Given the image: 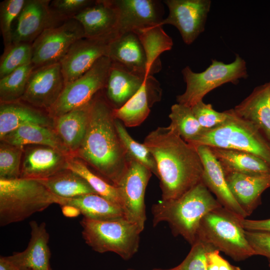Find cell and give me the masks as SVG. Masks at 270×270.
<instances>
[{"label":"cell","instance_id":"603a6c76","mask_svg":"<svg viewBox=\"0 0 270 270\" xmlns=\"http://www.w3.org/2000/svg\"><path fill=\"white\" fill-rule=\"evenodd\" d=\"M108 57L112 62L128 70L144 76L146 60L143 46L138 35L132 32L119 35L108 44Z\"/></svg>","mask_w":270,"mask_h":270},{"label":"cell","instance_id":"f1b7e54d","mask_svg":"<svg viewBox=\"0 0 270 270\" xmlns=\"http://www.w3.org/2000/svg\"><path fill=\"white\" fill-rule=\"evenodd\" d=\"M0 140L10 144L20 147L30 145L48 146L68 155H72L54 129L38 124L22 125Z\"/></svg>","mask_w":270,"mask_h":270},{"label":"cell","instance_id":"44dd1931","mask_svg":"<svg viewBox=\"0 0 270 270\" xmlns=\"http://www.w3.org/2000/svg\"><path fill=\"white\" fill-rule=\"evenodd\" d=\"M225 178L234 198L250 216L260 204L261 196L270 188V175L256 176L224 172Z\"/></svg>","mask_w":270,"mask_h":270},{"label":"cell","instance_id":"7a4b0ae2","mask_svg":"<svg viewBox=\"0 0 270 270\" xmlns=\"http://www.w3.org/2000/svg\"><path fill=\"white\" fill-rule=\"evenodd\" d=\"M100 91L92 99L86 132L74 156L116 186L126 172L128 157L116 128L114 108Z\"/></svg>","mask_w":270,"mask_h":270},{"label":"cell","instance_id":"d590c367","mask_svg":"<svg viewBox=\"0 0 270 270\" xmlns=\"http://www.w3.org/2000/svg\"><path fill=\"white\" fill-rule=\"evenodd\" d=\"M115 124L118 134L128 157L144 166L158 177V169L155 159L147 147L144 144H140L134 140L120 120L116 118Z\"/></svg>","mask_w":270,"mask_h":270},{"label":"cell","instance_id":"ee69618b","mask_svg":"<svg viewBox=\"0 0 270 270\" xmlns=\"http://www.w3.org/2000/svg\"><path fill=\"white\" fill-rule=\"evenodd\" d=\"M208 270H241L238 266L231 264L220 254V251L212 250L206 256Z\"/></svg>","mask_w":270,"mask_h":270},{"label":"cell","instance_id":"4dcf8cb0","mask_svg":"<svg viewBox=\"0 0 270 270\" xmlns=\"http://www.w3.org/2000/svg\"><path fill=\"white\" fill-rule=\"evenodd\" d=\"M136 33L144 49L148 76H153L162 68L160 54L170 50L173 46L172 38L159 24L142 28Z\"/></svg>","mask_w":270,"mask_h":270},{"label":"cell","instance_id":"7c38bea8","mask_svg":"<svg viewBox=\"0 0 270 270\" xmlns=\"http://www.w3.org/2000/svg\"><path fill=\"white\" fill-rule=\"evenodd\" d=\"M169 13L160 26L171 24L179 31L184 42L193 43L204 30L210 12V0H166Z\"/></svg>","mask_w":270,"mask_h":270},{"label":"cell","instance_id":"8fae6325","mask_svg":"<svg viewBox=\"0 0 270 270\" xmlns=\"http://www.w3.org/2000/svg\"><path fill=\"white\" fill-rule=\"evenodd\" d=\"M152 172L146 167L128 158L126 172L118 187L125 219L142 232L146 220L144 194Z\"/></svg>","mask_w":270,"mask_h":270},{"label":"cell","instance_id":"d6986e66","mask_svg":"<svg viewBox=\"0 0 270 270\" xmlns=\"http://www.w3.org/2000/svg\"><path fill=\"white\" fill-rule=\"evenodd\" d=\"M203 166L202 182L216 196L222 206L238 217L247 216L237 203L228 186L223 169L218 160L206 146L195 147Z\"/></svg>","mask_w":270,"mask_h":270},{"label":"cell","instance_id":"83f0119b","mask_svg":"<svg viewBox=\"0 0 270 270\" xmlns=\"http://www.w3.org/2000/svg\"><path fill=\"white\" fill-rule=\"evenodd\" d=\"M36 108L18 103H0V138L2 139L10 132L20 126L34 124L50 128L54 126V121Z\"/></svg>","mask_w":270,"mask_h":270},{"label":"cell","instance_id":"7bdbcfd3","mask_svg":"<svg viewBox=\"0 0 270 270\" xmlns=\"http://www.w3.org/2000/svg\"><path fill=\"white\" fill-rule=\"evenodd\" d=\"M244 234L255 255L265 256L270 266V232L244 230Z\"/></svg>","mask_w":270,"mask_h":270},{"label":"cell","instance_id":"277c9868","mask_svg":"<svg viewBox=\"0 0 270 270\" xmlns=\"http://www.w3.org/2000/svg\"><path fill=\"white\" fill-rule=\"evenodd\" d=\"M62 198L39 180H0V225L22 221L54 204L60 205Z\"/></svg>","mask_w":270,"mask_h":270},{"label":"cell","instance_id":"e0dca14e","mask_svg":"<svg viewBox=\"0 0 270 270\" xmlns=\"http://www.w3.org/2000/svg\"><path fill=\"white\" fill-rule=\"evenodd\" d=\"M85 38L110 41L118 35V15L111 0H96L72 16Z\"/></svg>","mask_w":270,"mask_h":270},{"label":"cell","instance_id":"9a60e30c","mask_svg":"<svg viewBox=\"0 0 270 270\" xmlns=\"http://www.w3.org/2000/svg\"><path fill=\"white\" fill-rule=\"evenodd\" d=\"M118 15V36L158 25L163 7L156 0H111Z\"/></svg>","mask_w":270,"mask_h":270},{"label":"cell","instance_id":"d4e9b609","mask_svg":"<svg viewBox=\"0 0 270 270\" xmlns=\"http://www.w3.org/2000/svg\"><path fill=\"white\" fill-rule=\"evenodd\" d=\"M148 76L112 62L104 88L106 99L114 108L121 107L137 92Z\"/></svg>","mask_w":270,"mask_h":270},{"label":"cell","instance_id":"8d00e7d4","mask_svg":"<svg viewBox=\"0 0 270 270\" xmlns=\"http://www.w3.org/2000/svg\"><path fill=\"white\" fill-rule=\"evenodd\" d=\"M32 44L30 43L12 44L10 47L4 49L0 58V78L32 62Z\"/></svg>","mask_w":270,"mask_h":270},{"label":"cell","instance_id":"5b68a950","mask_svg":"<svg viewBox=\"0 0 270 270\" xmlns=\"http://www.w3.org/2000/svg\"><path fill=\"white\" fill-rule=\"evenodd\" d=\"M227 118L220 125L204 130L187 142L194 147L206 146L244 151L256 156L270 166V144L251 122L238 116L234 109L226 110Z\"/></svg>","mask_w":270,"mask_h":270},{"label":"cell","instance_id":"ac0fdd59","mask_svg":"<svg viewBox=\"0 0 270 270\" xmlns=\"http://www.w3.org/2000/svg\"><path fill=\"white\" fill-rule=\"evenodd\" d=\"M70 156L48 146H25L20 178L46 179L66 169L67 158Z\"/></svg>","mask_w":270,"mask_h":270},{"label":"cell","instance_id":"9c48e42d","mask_svg":"<svg viewBox=\"0 0 270 270\" xmlns=\"http://www.w3.org/2000/svg\"><path fill=\"white\" fill-rule=\"evenodd\" d=\"M112 65L106 56L99 58L84 74L66 84L55 104L48 111L53 119L90 102L104 89Z\"/></svg>","mask_w":270,"mask_h":270},{"label":"cell","instance_id":"bcb514c9","mask_svg":"<svg viewBox=\"0 0 270 270\" xmlns=\"http://www.w3.org/2000/svg\"><path fill=\"white\" fill-rule=\"evenodd\" d=\"M0 270H24L10 256L0 257Z\"/></svg>","mask_w":270,"mask_h":270},{"label":"cell","instance_id":"cb8c5ba5","mask_svg":"<svg viewBox=\"0 0 270 270\" xmlns=\"http://www.w3.org/2000/svg\"><path fill=\"white\" fill-rule=\"evenodd\" d=\"M233 109L253 124L270 144V82L255 88Z\"/></svg>","mask_w":270,"mask_h":270},{"label":"cell","instance_id":"7dc6e473","mask_svg":"<svg viewBox=\"0 0 270 270\" xmlns=\"http://www.w3.org/2000/svg\"><path fill=\"white\" fill-rule=\"evenodd\" d=\"M63 214L68 217H75L80 214V212L76 208L68 205L62 206Z\"/></svg>","mask_w":270,"mask_h":270},{"label":"cell","instance_id":"74e56055","mask_svg":"<svg viewBox=\"0 0 270 270\" xmlns=\"http://www.w3.org/2000/svg\"><path fill=\"white\" fill-rule=\"evenodd\" d=\"M24 147L1 141L0 144V180H11L20 178Z\"/></svg>","mask_w":270,"mask_h":270},{"label":"cell","instance_id":"d6a6232c","mask_svg":"<svg viewBox=\"0 0 270 270\" xmlns=\"http://www.w3.org/2000/svg\"><path fill=\"white\" fill-rule=\"evenodd\" d=\"M66 168L72 170L84 178L96 194L122 208L120 196L118 187L106 182L94 174L86 164L74 156H68Z\"/></svg>","mask_w":270,"mask_h":270},{"label":"cell","instance_id":"e575fe53","mask_svg":"<svg viewBox=\"0 0 270 270\" xmlns=\"http://www.w3.org/2000/svg\"><path fill=\"white\" fill-rule=\"evenodd\" d=\"M169 118L170 124L186 142L195 138L205 130L200 125L190 106L178 103L172 105Z\"/></svg>","mask_w":270,"mask_h":270},{"label":"cell","instance_id":"5bb4252c","mask_svg":"<svg viewBox=\"0 0 270 270\" xmlns=\"http://www.w3.org/2000/svg\"><path fill=\"white\" fill-rule=\"evenodd\" d=\"M66 20L52 10L50 0H26L13 30L12 44L34 42L44 30Z\"/></svg>","mask_w":270,"mask_h":270},{"label":"cell","instance_id":"7402d4cb","mask_svg":"<svg viewBox=\"0 0 270 270\" xmlns=\"http://www.w3.org/2000/svg\"><path fill=\"white\" fill-rule=\"evenodd\" d=\"M30 226V238L27 248L22 252L14 253L10 257L24 270H52L48 245L50 236L46 224L32 220Z\"/></svg>","mask_w":270,"mask_h":270},{"label":"cell","instance_id":"c3c4849f","mask_svg":"<svg viewBox=\"0 0 270 270\" xmlns=\"http://www.w3.org/2000/svg\"><path fill=\"white\" fill-rule=\"evenodd\" d=\"M128 270H132V269H129ZM152 270H172V268H170V269H167V270H162V269H158V268H156V269H154Z\"/></svg>","mask_w":270,"mask_h":270},{"label":"cell","instance_id":"8992f818","mask_svg":"<svg viewBox=\"0 0 270 270\" xmlns=\"http://www.w3.org/2000/svg\"><path fill=\"white\" fill-rule=\"evenodd\" d=\"M240 218L222 206L215 208L201 220L196 240L211 246L234 260H245L255 254L245 236Z\"/></svg>","mask_w":270,"mask_h":270},{"label":"cell","instance_id":"60d3db41","mask_svg":"<svg viewBox=\"0 0 270 270\" xmlns=\"http://www.w3.org/2000/svg\"><path fill=\"white\" fill-rule=\"evenodd\" d=\"M192 111L200 125L205 130L214 128L222 124L227 118L226 110L218 112L210 104L200 100L192 108Z\"/></svg>","mask_w":270,"mask_h":270},{"label":"cell","instance_id":"4316f807","mask_svg":"<svg viewBox=\"0 0 270 270\" xmlns=\"http://www.w3.org/2000/svg\"><path fill=\"white\" fill-rule=\"evenodd\" d=\"M210 148L224 172L256 176L270 175V166L256 156L236 150Z\"/></svg>","mask_w":270,"mask_h":270},{"label":"cell","instance_id":"ffe728a7","mask_svg":"<svg viewBox=\"0 0 270 270\" xmlns=\"http://www.w3.org/2000/svg\"><path fill=\"white\" fill-rule=\"evenodd\" d=\"M161 94L158 82L149 76L134 95L121 107L114 108V116L126 127L137 126L148 116L150 107L160 99Z\"/></svg>","mask_w":270,"mask_h":270},{"label":"cell","instance_id":"b9f144b4","mask_svg":"<svg viewBox=\"0 0 270 270\" xmlns=\"http://www.w3.org/2000/svg\"><path fill=\"white\" fill-rule=\"evenodd\" d=\"M94 2L89 0H55L51 2L50 6L58 15L68 20Z\"/></svg>","mask_w":270,"mask_h":270},{"label":"cell","instance_id":"ba28073f","mask_svg":"<svg viewBox=\"0 0 270 270\" xmlns=\"http://www.w3.org/2000/svg\"><path fill=\"white\" fill-rule=\"evenodd\" d=\"M182 73L186 89L176 96V101L190 108L202 100L214 89L228 82L236 84L240 79L248 76L246 61L238 54L230 64L212 60L210 66L202 72H195L186 66Z\"/></svg>","mask_w":270,"mask_h":270},{"label":"cell","instance_id":"836d02e7","mask_svg":"<svg viewBox=\"0 0 270 270\" xmlns=\"http://www.w3.org/2000/svg\"><path fill=\"white\" fill-rule=\"evenodd\" d=\"M34 68L30 62L0 78V103L14 102L20 100Z\"/></svg>","mask_w":270,"mask_h":270},{"label":"cell","instance_id":"3957f363","mask_svg":"<svg viewBox=\"0 0 270 270\" xmlns=\"http://www.w3.org/2000/svg\"><path fill=\"white\" fill-rule=\"evenodd\" d=\"M222 206L202 182H200L180 197L162 200L152 207V224L166 222L174 236H180L192 245L202 218L210 211Z\"/></svg>","mask_w":270,"mask_h":270},{"label":"cell","instance_id":"f546056e","mask_svg":"<svg viewBox=\"0 0 270 270\" xmlns=\"http://www.w3.org/2000/svg\"><path fill=\"white\" fill-rule=\"evenodd\" d=\"M68 205L79 210L84 218L96 220L125 218L122 208L98 194L62 199L60 206Z\"/></svg>","mask_w":270,"mask_h":270},{"label":"cell","instance_id":"1f68e13d","mask_svg":"<svg viewBox=\"0 0 270 270\" xmlns=\"http://www.w3.org/2000/svg\"><path fill=\"white\" fill-rule=\"evenodd\" d=\"M40 180L52 193L60 198H69L96 194L84 178L67 168Z\"/></svg>","mask_w":270,"mask_h":270},{"label":"cell","instance_id":"30bf717a","mask_svg":"<svg viewBox=\"0 0 270 270\" xmlns=\"http://www.w3.org/2000/svg\"><path fill=\"white\" fill-rule=\"evenodd\" d=\"M84 37L81 24L73 18L46 29L32 44L34 68L60 62L71 46Z\"/></svg>","mask_w":270,"mask_h":270},{"label":"cell","instance_id":"f35d334b","mask_svg":"<svg viewBox=\"0 0 270 270\" xmlns=\"http://www.w3.org/2000/svg\"><path fill=\"white\" fill-rule=\"evenodd\" d=\"M25 0H6L0 4V28L4 49L12 44V24L18 18L26 2Z\"/></svg>","mask_w":270,"mask_h":270},{"label":"cell","instance_id":"2e32d148","mask_svg":"<svg viewBox=\"0 0 270 270\" xmlns=\"http://www.w3.org/2000/svg\"><path fill=\"white\" fill-rule=\"evenodd\" d=\"M110 42L85 37L76 41L60 62L65 86L84 74L99 58L107 56Z\"/></svg>","mask_w":270,"mask_h":270},{"label":"cell","instance_id":"4fadbf2b","mask_svg":"<svg viewBox=\"0 0 270 270\" xmlns=\"http://www.w3.org/2000/svg\"><path fill=\"white\" fill-rule=\"evenodd\" d=\"M64 86L60 62L35 68L20 100L36 108L48 110L56 102Z\"/></svg>","mask_w":270,"mask_h":270},{"label":"cell","instance_id":"f6af8a7d","mask_svg":"<svg viewBox=\"0 0 270 270\" xmlns=\"http://www.w3.org/2000/svg\"><path fill=\"white\" fill-rule=\"evenodd\" d=\"M240 222L245 230L270 232V218L262 220L240 218Z\"/></svg>","mask_w":270,"mask_h":270},{"label":"cell","instance_id":"52a82bcc","mask_svg":"<svg viewBox=\"0 0 270 270\" xmlns=\"http://www.w3.org/2000/svg\"><path fill=\"white\" fill-rule=\"evenodd\" d=\"M80 224L86 244L96 252H112L128 260L138 251L142 232L125 218L96 220L84 217Z\"/></svg>","mask_w":270,"mask_h":270},{"label":"cell","instance_id":"6da1fadb","mask_svg":"<svg viewBox=\"0 0 270 270\" xmlns=\"http://www.w3.org/2000/svg\"><path fill=\"white\" fill-rule=\"evenodd\" d=\"M144 144L156 164L162 200L176 199L202 182L203 166L196 148L170 124L152 131Z\"/></svg>","mask_w":270,"mask_h":270},{"label":"cell","instance_id":"484cf974","mask_svg":"<svg viewBox=\"0 0 270 270\" xmlns=\"http://www.w3.org/2000/svg\"><path fill=\"white\" fill-rule=\"evenodd\" d=\"M92 101L54 120V129L74 156L80 146L86 132Z\"/></svg>","mask_w":270,"mask_h":270},{"label":"cell","instance_id":"ab89813d","mask_svg":"<svg viewBox=\"0 0 270 270\" xmlns=\"http://www.w3.org/2000/svg\"><path fill=\"white\" fill-rule=\"evenodd\" d=\"M214 249L208 244L196 240L184 260L172 270H208L207 254Z\"/></svg>","mask_w":270,"mask_h":270}]
</instances>
